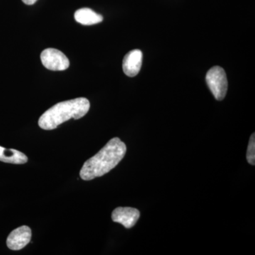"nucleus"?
Segmentation results:
<instances>
[{
	"label": "nucleus",
	"mask_w": 255,
	"mask_h": 255,
	"mask_svg": "<svg viewBox=\"0 0 255 255\" xmlns=\"http://www.w3.org/2000/svg\"><path fill=\"white\" fill-rule=\"evenodd\" d=\"M127 150L124 142L119 137H114L98 153L84 163L80 170V177L83 180L90 181L108 173L123 159Z\"/></svg>",
	"instance_id": "obj_1"
},
{
	"label": "nucleus",
	"mask_w": 255,
	"mask_h": 255,
	"mask_svg": "<svg viewBox=\"0 0 255 255\" xmlns=\"http://www.w3.org/2000/svg\"><path fill=\"white\" fill-rule=\"evenodd\" d=\"M90 108V101L84 97L60 102L42 114L38 126L43 130H53L70 119L85 117Z\"/></svg>",
	"instance_id": "obj_2"
},
{
	"label": "nucleus",
	"mask_w": 255,
	"mask_h": 255,
	"mask_svg": "<svg viewBox=\"0 0 255 255\" xmlns=\"http://www.w3.org/2000/svg\"><path fill=\"white\" fill-rule=\"evenodd\" d=\"M206 83L216 100L221 101L228 92V79L226 72L220 66L210 69L206 74Z\"/></svg>",
	"instance_id": "obj_3"
},
{
	"label": "nucleus",
	"mask_w": 255,
	"mask_h": 255,
	"mask_svg": "<svg viewBox=\"0 0 255 255\" xmlns=\"http://www.w3.org/2000/svg\"><path fill=\"white\" fill-rule=\"evenodd\" d=\"M43 66L53 71H63L69 68L70 61L66 55L55 48H47L41 54Z\"/></svg>",
	"instance_id": "obj_4"
},
{
	"label": "nucleus",
	"mask_w": 255,
	"mask_h": 255,
	"mask_svg": "<svg viewBox=\"0 0 255 255\" xmlns=\"http://www.w3.org/2000/svg\"><path fill=\"white\" fill-rule=\"evenodd\" d=\"M31 238V228L26 226H21L10 233L6 239V246L11 251H20L27 246Z\"/></svg>",
	"instance_id": "obj_5"
},
{
	"label": "nucleus",
	"mask_w": 255,
	"mask_h": 255,
	"mask_svg": "<svg viewBox=\"0 0 255 255\" xmlns=\"http://www.w3.org/2000/svg\"><path fill=\"white\" fill-rule=\"evenodd\" d=\"M140 216V211L136 209L118 207L112 212V219L114 222L120 223L124 227L129 229L135 226Z\"/></svg>",
	"instance_id": "obj_6"
},
{
	"label": "nucleus",
	"mask_w": 255,
	"mask_h": 255,
	"mask_svg": "<svg viewBox=\"0 0 255 255\" xmlns=\"http://www.w3.org/2000/svg\"><path fill=\"white\" fill-rule=\"evenodd\" d=\"M142 63V53L140 50H132L128 52L124 57L123 70L127 76H136L141 69Z\"/></svg>",
	"instance_id": "obj_7"
},
{
	"label": "nucleus",
	"mask_w": 255,
	"mask_h": 255,
	"mask_svg": "<svg viewBox=\"0 0 255 255\" xmlns=\"http://www.w3.org/2000/svg\"><path fill=\"white\" fill-rule=\"evenodd\" d=\"M75 21L82 25H94L101 23L104 18L90 8H82L75 13Z\"/></svg>",
	"instance_id": "obj_8"
},
{
	"label": "nucleus",
	"mask_w": 255,
	"mask_h": 255,
	"mask_svg": "<svg viewBox=\"0 0 255 255\" xmlns=\"http://www.w3.org/2000/svg\"><path fill=\"white\" fill-rule=\"evenodd\" d=\"M0 161L6 163L22 164L27 162L28 157L20 151L0 146Z\"/></svg>",
	"instance_id": "obj_9"
},
{
	"label": "nucleus",
	"mask_w": 255,
	"mask_h": 255,
	"mask_svg": "<svg viewBox=\"0 0 255 255\" xmlns=\"http://www.w3.org/2000/svg\"><path fill=\"white\" fill-rule=\"evenodd\" d=\"M247 160L252 165L255 164V134L253 132L250 138L249 145L247 151Z\"/></svg>",
	"instance_id": "obj_10"
},
{
	"label": "nucleus",
	"mask_w": 255,
	"mask_h": 255,
	"mask_svg": "<svg viewBox=\"0 0 255 255\" xmlns=\"http://www.w3.org/2000/svg\"><path fill=\"white\" fill-rule=\"evenodd\" d=\"M37 1H38V0H22L23 2L27 5L35 4Z\"/></svg>",
	"instance_id": "obj_11"
}]
</instances>
